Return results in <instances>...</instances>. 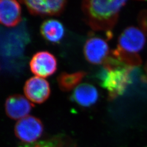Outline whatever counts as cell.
Returning <instances> with one entry per match:
<instances>
[{
    "label": "cell",
    "instance_id": "obj_7",
    "mask_svg": "<svg viewBox=\"0 0 147 147\" xmlns=\"http://www.w3.org/2000/svg\"><path fill=\"white\" fill-rule=\"evenodd\" d=\"M22 2L31 14L42 16H60L67 4L64 0H29Z\"/></svg>",
    "mask_w": 147,
    "mask_h": 147
},
{
    "label": "cell",
    "instance_id": "obj_9",
    "mask_svg": "<svg viewBox=\"0 0 147 147\" xmlns=\"http://www.w3.org/2000/svg\"><path fill=\"white\" fill-rule=\"evenodd\" d=\"M33 104L26 97L16 94L9 96L5 101V110L7 116L13 119L20 120L30 113Z\"/></svg>",
    "mask_w": 147,
    "mask_h": 147
},
{
    "label": "cell",
    "instance_id": "obj_3",
    "mask_svg": "<svg viewBox=\"0 0 147 147\" xmlns=\"http://www.w3.org/2000/svg\"><path fill=\"white\" fill-rule=\"evenodd\" d=\"M147 34L140 27L129 26L126 28L118 38L117 48L133 55H138L144 47Z\"/></svg>",
    "mask_w": 147,
    "mask_h": 147
},
{
    "label": "cell",
    "instance_id": "obj_15",
    "mask_svg": "<svg viewBox=\"0 0 147 147\" xmlns=\"http://www.w3.org/2000/svg\"><path fill=\"white\" fill-rule=\"evenodd\" d=\"M146 75H147V65H146Z\"/></svg>",
    "mask_w": 147,
    "mask_h": 147
},
{
    "label": "cell",
    "instance_id": "obj_11",
    "mask_svg": "<svg viewBox=\"0 0 147 147\" xmlns=\"http://www.w3.org/2000/svg\"><path fill=\"white\" fill-rule=\"evenodd\" d=\"M99 99V92L92 84L84 83L79 85L74 90L71 99L83 107H89L94 105Z\"/></svg>",
    "mask_w": 147,
    "mask_h": 147
},
{
    "label": "cell",
    "instance_id": "obj_2",
    "mask_svg": "<svg viewBox=\"0 0 147 147\" xmlns=\"http://www.w3.org/2000/svg\"><path fill=\"white\" fill-rule=\"evenodd\" d=\"M102 64L98 78L101 86L107 92L109 100H115L124 94L131 83L134 68L121 62L111 53Z\"/></svg>",
    "mask_w": 147,
    "mask_h": 147
},
{
    "label": "cell",
    "instance_id": "obj_6",
    "mask_svg": "<svg viewBox=\"0 0 147 147\" xmlns=\"http://www.w3.org/2000/svg\"><path fill=\"white\" fill-rule=\"evenodd\" d=\"M57 60L56 57L47 51L35 53L30 62L32 73L36 76L47 78L56 73L57 70Z\"/></svg>",
    "mask_w": 147,
    "mask_h": 147
},
{
    "label": "cell",
    "instance_id": "obj_1",
    "mask_svg": "<svg viewBox=\"0 0 147 147\" xmlns=\"http://www.w3.org/2000/svg\"><path fill=\"white\" fill-rule=\"evenodd\" d=\"M126 1L91 0L82 1L81 9L84 20L92 30L104 31L111 38V31L116 26Z\"/></svg>",
    "mask_w": 147,
    "mask_h": 147
},
{
    "label": "cell",
    "instance_id": "obj_13",
    "mask_svg": "<svg viewBox=\"0 0 147 147\" xmlns=\"http://www.w3.org/2000/svg\"><path fill=\"white\" fill-rule=\"evenodd\" d=\"M86 75L87 73L83 71L60 74L57 79L59 89L65 92L74 90L80 84Z\"/></svg>",
    "mask_w": 147,
    "mask_h": 147
},
{
    "label": "cell",
    "instance_id": "obj_8",
    "mask_svg": "<svg viewBox=\"0 0 147 147\" xmlns=\"http://www.w3.org/2000/svg\"><path fill=\"white\" fill-rule=\"evenodd\" d=\"M24 90L28 100L39 104L46 101L51 94L50 86L47 80L36 76L27 81Z\"/></svg>",
    "mask_w": 147,
    "mask_h": 147
},
{
    "label": "cell",
    "instance_id": "obj_4",
    "mask_svg": "<svg viewBox=\"0 0 147 147\" xmlns=\"http://www.w3.org/2000/svg\"><path fill=\"white\" fill-rule=\"evenodd\" d=\"M44 126L38 118L28 116L18 121L15 126L16 136L25 143H34L42 135Z\"/></svg>",
    "mask_w": 147,
    "mask_h": 147
},
{
    "label": "cell",
    "instance_id": "obj_10",
    "mask_svg": "<svg viewBox=\"0 0 147 147\" xmlns=\"http://www.w3.org/2000/svg\"><path fill=\"white\" fill-rule=\"evenodd\" d=\"M21 20V9L15 0H0V24L5 26H15Z\"/></svg>",
    "mask_w": 147,
    "mask_h": 147
},
{
    "label": "cell",
    "instance_id": "obj_12",
    "mask_svg": "<svg viewBox=\"0 0 147 147\" xmlns=\"http://www.w3.org/2000/svg\"><path fill=\"white\" fill-rule=\"evenodd\" d=\"M40 31L42 38L53 44H59L63 40L65 30L63 24L56 19H50L44 21Z\"/></svg>",
    "mask_w": 147,
    "mask_h": 147
},
{
    "label": "cell",
    "instance_id": "obj_14",
    "mask_svg": "<svg viewBox=\"0 0 147 147\" xmlns=\"http://www.w3.org/2000/svg\"><path fill=\"white\" fill-rule=\"evenodd\" d=\"M20 147H62L59 142L56 141H42L34 142L22 146Z\"/></svg>",
    "mask_w": 147,
    "mask_h": 147
},
{
    "label": "cell",
    "instance_id": "obj_5",
    "mask_svg": "<svg viewBox=\"0 0 147 147\" xmlns=\"http://www.w3.org/2000/svg\"><path fill=\"white\" fill-rule=\"evenodd\" d=\"M84 53L86 59L89 63L99 65L104 63L111 52L106 40L93 36L89 37L84 43Z\"/></svg>",
    "mask_w": 147,
    "mask_h": 147
}]
</instances>
